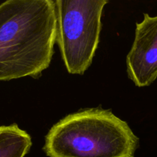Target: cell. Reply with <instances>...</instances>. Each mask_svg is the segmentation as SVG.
I'll list each match as a JSON object with an SVG mask.
<instances>
[{
    "label": "cell",
    "mask_w": 157,
    "mask_h": 157,
    "mask_svg": "<svg viewBox=\"0 0 157 157\" xmlns=\"http://www.w3.org/2000/svg\"><path fill=\"white\" fill-rule=\"evenodd\" d=\"M56 33L54 1L0 4V81L40 76L52 61Z\"/></svg>",
    "instance_id": "1"
},
{
    "label": "cell",
    "mask_w": 157,
    "mask_h": 157,
    "mask_svg": "<svg viewBox=\"0 0 157 157\" xmlns=\"http://www.w3.org/2000/svg\"><path fill=\"white\" fill-rule=\"evenodd\" d=\"M139 139L110 110L85 109L58 121L46 136L49 157H132Z\"/></svg>",
    "instance_id": "2"
},
{
    "label": "cell",
    "mask_w": 157,
    "mask_h": 157,
    "mask_svg": "<svg viewBox=\"0 0 157 157\" xmlns=\"http://www.w3.org/2000/svg\"><path fill=\"white\" fill-rule=\"evenodd\" d=\"M106 0H57L56 42L68 72L83 75L99 45Z\"/></svg>",
    "instance_id": "3"
},
{
    "label": "cell",
    "mask_w": 157,
    "mask_h": 157,
    "mask_svg": "<svg viewBox=\"0 0 157 157\" xmlns=\"http://www.w3.org/2000/svg\"><path fill=\"white\" fill-rule=\"evenodd\" d=\"M126 67L129 78L137 87L150 85L157 78V15L145 13L143 21L136 23Z\"/></svg>",
    "instance_id": "4"
},
{
    "label": "cell",
    "mask_w": 157,
    "mask_h": 157,
    "mask_svg": "<svg viewBox=\"0 0 157 157\" xmlns=\"http://www.w3.org/2000/svg\"><path fill=\"white\" fill-rule=\"evenodd\" d=\"M31 147L30 135L17 124L0 126V157H24Z\"/></svg>",
    "instance_id": "5"
}]
</instances>
